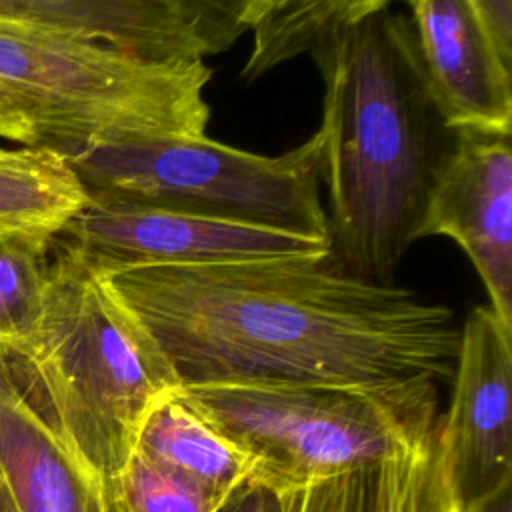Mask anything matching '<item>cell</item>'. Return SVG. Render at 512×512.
<instances>
[{"label":"cell","instance_id":"cell-16","mask_svg":"<svg viewBox=\"0 0 512 512\" xmlns=\"http://www.w3.org/2000/svg\"><path fill=\"white\" fill-rule=\"evenodd\" d=\"M404 0H242V24L252 48L242 68L256 80L272 68L312 52L334 30Z\"/></svg>","mask_w":512,"mask_h":512},{"label":"cell","instance_id":"cell-11","mask_svg":"<svg viewBox=\"0 0 512 512\" xmlns=\"http://www.w3.org/2000/svg\"><path fill=\"white\" fill-rule=\"evenodd\" d=\"M0 478L14 512H118L112 490L24 398L2 348Z\"/></svg>","mask_w":512,"mask_h":512},{"label":"cell","instance_id":"cell-12","mask_svg":"<svg viewBox=\"0 0 512 512\" xmlns=\"http://www.w3.org/2000/svg\"><path fill=\"white\" fill-rule=\"evenodd\" d=\"M438 432L440 418L388 458L278 490L280 512H460Z\"/></svg>","mask_w":512,"mask_h":512},{"label":"cell","instance_id":"cell-21","mask_svg":"<svg viewBox=\"0 0 512 512\" xmlns=\"http://www.w3.org/2000/svg\"><path fill=\"white\" fill-rule=\"evenodd\" d=\"M500 56L512 64V0H470Z\"/></svg>","mask_w":512,"mask_h":512},{"label":"cell","instance_id":"cell-10","mask_svg":"<svg viewBox=\"0 0 512 512\" xmlns=\"http://www.w3.org/2000/svg\"><path fill=\"white\" fill-rule=\"evenodd\" d=\"M430 88L452 128L510 134L508 64L470 0H404Z\"/></svg>","mask_w":512,"mask_h":512},{"label":"cell","instance_id":"cell-4","mask_svg":"<svg viewBox=\"0 0 512 512\" xmlns=\"http://www.w3.org/2000/svg\"><path fill=\"white\" fill-rule=\"evenodd\" d=\"M204 60L154 62L110 44L0 24V86L34 114L40 142L70 146L204 136Z\"/></svg>","mask_w":512,"mask_h":512},{"label":"cell","instance_id":"cell-2","mask_svg":"<svg viewBox=\"0 0 512 512\" xmlns=\"http://www.w3.org/2000/svg\"><path fill=\"white\" fill-rule=\"evenodd\" d=\"M324 78L322 180L334 270L390 284L420 238L458 138L438 106L408 16L376 10L312 52Z\"/></svg>","mask_w":512,"mask_h":512},{"label":"cell","instance_id":"cell-24","mask_svg":"<svg viewBox=\"0 0 512 512\" xmlns=\"http://www.w3.org/2000/svg\"><path fill=\"white\" fill-rule=\"evenodd\" d=\"M0 512H14L12 502H10V496H8L6 488H4L2 478H0Z\"/></svg>","mask_w":512,"mask_h":512},{"label":"cell","instance_id":"cell-17","mask_svg":"<svg viewBox=\"0 0 512 512\" xmlns=\"http://www.w3.org/2000/svg\"><path fill=\"white\" fill-rule=\"evenodd\" d=\"M54 238L0 230V344L26 342L40 320Z\"/></svg>","mask_w":512,"mask_h":512},{"label":"cell","instance_id":"cell-3","mask_svg":"<svg viewBox=\"0 0 512 512\" xmlns=\"http://www.w3.org/2000/svg\"><path fill=\"white\" fill-rule=\"evenodd\" d=\"M0 348L30 406L108 488L146 412L180 384L108 280L56 240L34 334Z\"/></svg>","mask_w":512,"mask_h":512},{"label":"cell","instance_id":"cell-13","mask_svg":"<svg viewBox=\"0 0 512 512\" xmlns=\"http://www.w3.org/2000/svg\"><path fill=\"white\" fill-rule=\"evenodd\" d=\"M0 24L70 34L154 62L204 58L168 0H0Z\"/></svg>","mask_w":512,"mask_h":512},{"label":"cell","instance_id":"cell-15","mask_svg":"<svg viewBox=\"0 0 512 512\" xmlns=\"http://www.w3.org/2000/svg\"><path fill=\"white\" fill-rule=\"evenodd\" d=\"M88 204L68 160L46 146H0V230L56 238Z\"/></svg>","mask_w":512,"mask_h":512},{"label":"cell","instance_id":"cell-23","mask_svg":"<svg viewBox=\"0 0 512 512\" xmlns=\"http://www.w3.org/2000/svg\"><path fill=\"white\" fill-rule=\"evenodd\" d=\"M460 512H512V480Z\"/></svg>","mask_w":512,"mask_h":512},{"label":"cell","instance_id":"cell-22","mask_svg":"<svg viewBox=\"0 0 512 512\" xmlns=\"http://www.w3.org/2000/svg\"><path fill=\"white\" fill-rule=\"evenodd\" d=\"M218 512H280L278 496L266 486L248 484L234 492Z\"/></svg>","mask_w":512,"mask_h":512},{"label":"cell","instance_id":"cell-20","mask_svg":"<svg viewBox=\"0 0 512 512\" xmlns=\"http://www.w3.org/2000/svg\"><path fill=\"white\" fill-rule=\"evenodd\" d=\"M0 138L38 146L40 130L30 108L12 92L0 86Z\"/></svg>","mask_w":512,"mask_h":512},{"label":"cell","instance_id":"cell-14","mask_svg":"<svg viewBox=\"0 0 512 512\" xmlns=\"http://www.w3.org/2000/svg\"><path fill=\"white\" fill-rule=\"evenodd\" d=\"M132 450L218 502L252 484L254 476L252 458L188 406L176 388L146 412Z\"/></svg>","mask_w":512,"mask_h":512},{"label":"cell","instance_id":"cell-5","mask_svg":"<svg viewBox=\"0 0 512 512\" xmlns=\"http://www.w3.org/2000/svg\"><path fill=\"white\" fill-rule=\"evenodd\" d=\"M176 394L254 462L272 492L382 458L438 422V384L386 390L308 384L204 382Z\"/></svg>","mask_w":512,"mask_h":512},{"label":"cell","instance_id":"cell-7","mask_svg":"<svg viewBox=\"0 0 512 512\" xmlns=\"http://www.w3.org/2000/svg\"><path fill=\"white\" fill-rule=\"evenodd\" d=\"M54 240L104 274L328 252V242L284 230L150 204L90 200Z\"/></svg>","mask_w":512,"mask_h":512},{"label":"cell","instance_id":"cell-8","mask_svg":"<svg viewBox=\"0 0 512 512\" xmlns=\"http://www.w3.org/2000/svg\"><path fill=\"white\" fill-rule=\"evenodd\" d=\"M440 448L458 508L512 480V326L474 306L460 328Z\"/></svg>","mask_w":512,"mask_h":512},{"label":"cell","instance_id":"cell-9","mask_svg":"<svg viewBox=\"0 0 512 512\" xmlns=\"http://www.w3.org/2000/svg\"><path fill=\"white\" fill-rule=\"evenodd\" d=\"M448 236L470 258L490 308L512 326V148L510 134L458 128L420 228Z\"/></svg>","mask_w":512,"mask_h":512},{"label":"cell","instance_id":"cell-18","mask_svg":"<svg viewBox=\"0 0 512 512\" xmlns=\"http://www.w3.org/2000/svg\"><path fill=\"white\" fill-rule=\"evenodd\" d=\"M110 490L118 512H218L224 504L134 450Z\"/></svg>","mask_w":512,"mask_h":512},{"label":"cell","instance_id":"cell-6","mask_svg":"<svg viewBox=\"0 0 512 512\" xmlns=\"http://www.w3.org/2000/svg\"><path fill=\"white\" fill-rule=\"evenodd\" d=\"M90 202L150 204L328 242L320 204L322 136L262 156L204 136L58 150Z\"/></svg>","mask_w":512,"mask_h":512},{"label":"cell","instance_id":"cell-19","mask_svg":"<svg viewBox=\"0 0 512 512\" xmlns=\"http://www.w3.org/2000/svg\"><path fill=\"white\" fill-rule=\"evenodd\" d=\"M198 38L204 56L230 48L242 36V0H168Z\"/></svg>","mask_w":512,"mask_h":512},{"label":"cell","instance_id":"cell-1","mask_svg":"<svg viewBox=\"0 0 512 512\" xmlns=\"http://www.w3.org/2000/svg\"><path fill=\"white\" fill-rule=\"evenodd\" d=\"M326 254L100 274L180 384L386 390L452 382L454 312L392 282L342 274Z\"/></svg>","mask_w":512,"mask_h":512}]
</instances>
